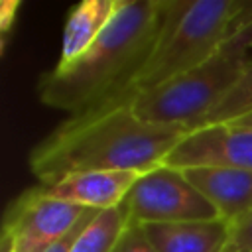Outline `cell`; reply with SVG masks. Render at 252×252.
Instances as JSON below:
<instances>
[{"label": "cell", "instance_id": "obj_1", "mask_svg": "<svg viewBox=\"0 0 252 252\" xmlns=\"http://www.w3.org/2000/svg\"><path fill=\"white\" fill-rule=\"evenodd\" d=\"M187 130L140 118L130 102L69 116L28 156L37 185L83 171H138L163 165Z\"/></svg>", "mask_w": 252, "mask_h": 252}, {"label": "cell", "instance_id": "obj_15", "mask_svg": "<svg viewBox=\"0 0 252 252\" xmlns=\"http://www.w3.org/2000/svg\"><path fill=\"white\" fill-rule=\"evenodd\" d=\"M226 252H252V211L232 224V236Z\"/></svg>", "mask_w": 252, "mask_h": 252}, {"label": "cell", "instance_id": "obj_13", "mask_svg": "<svg viewBox=\"0 0 252 252\" xmlns=\"http://www.w3.org/2000/svg\"><path fill=\"white\" fill-rule=\"evenodd\" d=\"M248 114H252V63L236 81V85L224 94V98L213 108V112L203 120L199 128L230 124Z\"/></svg>", "mask_w": 252, "mask_h": 252}, {"label": "cell", "instance_id": "obj_18", "mask_svg": "<svg viewBox=\"0 0 252 252\" xmlns=\"http://www.w3.org/2000/svg\"><path fill=\"white\" fill-rule=\"evenodd\" d=\"M0 252H14V246H12L10 238L4 236V234H0Z\"/></svg>", "mask_w": 252, "mask_h": 252}, {"label": "cell", "instance_id": "obj_7", "mask_svg": "<svg viewBox=\"0 0 252 252\" xmlns=\"http://www.w3.org/2000/svg\"><path fill=\"white\" fill-rule=\"evenodd\" d=\"M163 165H234L252 171V128L234 124L203 126L187 132Z\"/></svg>", "mask_w": 252, "mask_h": 252}, {"label": "cell", "instance_id": "obj_19", "mask_svg": "<svg viewBox=\"0 0 252 252\" xmlns=\"http://www.w3.org/2000/svg\"><path fill=\"white\" fill-rule=\"evenodd\" d=\"M230 124H234V126H242V128H252V114L242 116V118H238V120H234V122H230Z\"/></svg>", "mask_w": 252, "mask_h": 252}, {"label": "cell", "instance_id": "obj_12", "mask_svg": "<svg viewBox=\"0 0 252 252\" xmlns=\"http://www.w3.org/2000/svg\"><path fill=\"white\" fill-rule=\"evenodd\" d=\"M128 222L122 205L98 211L81 226L69 252H114Z\"/></svg>", "mask_w": 252, "mask_h": 252}, {"label": "cell", "instance_id": "obj_2", "mask_svg": "<svg viewBox=\"0 0 252 252\" xmlns=\"http://www.w3.org/2000/svg\"><path fill=\"white\" fill-rule=\"evenodd\" d=\"M161 14L163 0H122L112 22L83 55L65 65L55 63L39 77V102L77 116L116 96L148 57Z\"/></svg>", "mask_w": 252, "mask_h": 252}, {"label": "cell", "instance_id": "obj_9", "mask_svg": "<svg viewBox=\"0 0 252 252\" xmlns=\"http://www.w3.org/2000/svg\"><path fill=\"white\" fill-rule=\"evenodd\" d=\"M140 175L138 171H83L41 187L67 203L91 211H106L124 203Z\"/></svg>", "mask_w": 252, "mask_h": 252}, {"label": "cell", "instance_id": "obj_4", "mask_svg": "<svg viewBox=\"0 0 252 252\" xmlns=\"http://www.w3.org/2000/svg\"><path fill=\"white\" fill-rule=\"evenodd\" d=\"M252 16L242 22L205 61L181 77L140 93L130 100L132 110L154 124L195 130L236 85L252 63Z\"/></svg>", "mask_w": 252, "mask_h": 252}, {"label": "cell", "instance_id": "obj_17", "mask_svg": "<svg viewBox=\"0 0 252 252\" xmlns=\"http://www.w3.org/2000/svg\"><path fill=\"white\" fill-rule=\"evenodd\" d=\"M94 213H98V211H94ZM94 213H91L89 217H85V219H83V220H81V222H79V224H77V226H75L67 236H63L59 242H55L53 246H49V248H47V250H43V252H69V250H71V244H73V240H75V236H77V232L81 230V226H83V224H85V222H87Z\"/></svg>", "mask_w": 252, "mask_h": 252}, {"label": "cell", "instance_id": "obj_3", "mask_svg": "<svg viewBox=\"0 0 252 252\" xmlns=\"http://www.w3.org/2000/svg\"><path fill=\"white\" fill-rule=\"evenodd\" d=\"M250 16L252 0H163L161 26L148 57L126 87L96 108L126 104L136 94L181 77Z\"/></svg>", "mask_w": 252, "mask_h": 252}, {"label": "cell", "instance_id": "obj_11", "mask_svg": "<svg viewBox=\"0 0 252 252\" xmlns=\"http://www.w3.org/2000/svg\"><path fill=\"white\" fill-rule=\"evenodd\" d=\"M120 6L122 0H83L75 4L69 10L63 26L57 63L65 65L83 55L106 30Z\"/></svg>", "mask_w": 252, "mask_h": 252}, {"label": "cell", "instance_id": "obj_16", "mask_svg": "<svg viewBox=\"0 0 252 252\" xmlns=\"http://www.w3.org/2000/svg\"><path fill=\"white\" fill-rule=\"evenodd\" d=\"M20 6H22L20 0H2V4H0V33L4 37V43H6V35L16 26Z\"/></svg>", "mask_w": 252, "mask_h": 252}, {"label": "cell", "instance_id": "obj_5", "mask_svg": "<svg viewBox=\"0 0 252 252\" xmlns=\"http://www.w3.org/2000/svg\"><path fill=\"white\" fill-rule=\"evenodd\" d=\"M122 207L128 220L142 226L220 219L217 209L189 183L183 171L169 165H158L142 173Z\"/></svg>", "mask_w": 252, "mask_h": 252}, {"label": "cell", "instance_id": "obj_6", "mask_svg": "<svg viewBox=\"0 0 252 252\" xmlns=\"http://www.w3.org/2000/svg\"><path fill=\"white\" fill-rule=\"evenodd\" d=\"M91 213L94 211L57 199L41 185H35L8 205L2 219V234L10 238L14 252H43Z\"/></svg>", "mask_w": 252, "mask_h": 252}, {"label": "cell", "instance_id": "obj_8", "mask_svg": "<svg viewBox=\"0 0 252 252\" xmlns=\"http://www.w3.org/2000/svg\"><path fill=\"white\" fill-rule=\"evenodd\" d=\"M181 171L222 220L234 224L252 211V171L234 165H191Z\"/></svg>", "mask_w": 252, "mask_h": 252}, {"label": "cell", "instance_id": "obj_10", "mask_svg": "<svg viewBox=\"0 0 252 252\" xmlns=\"http://www.w3.org/2000/svg\"><path fill=\"white\" fill-rule=\"evenodd\" d=\"M158 252H226L232 224L222 219L142 226Z\"/></svg>", "mask_w": 252, "mask_h": 252}, {"label": "cell", "instance_id": "obj_14", "mask_svg": "<svg viewBox=\"0 0 252 252\" xmlns=\"http://www.w3.org/2000/svg\"><path fill=\"white\" fill-rule=\"evenodd\" d=\"M114 252H158V250L154 248V244L146 236L142 224L128 222V226H126L124 234L120 236Z\"/></svg>", "mask_w": 252, "mask_h": 252}]
</instances>
